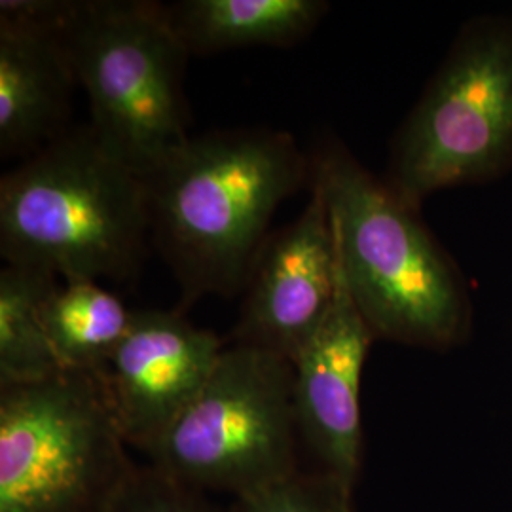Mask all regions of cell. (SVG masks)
Wrapping results in <instances>:
<instances>
[{
    "instance_id": "cell-16",
    "label": "cell",
    "mask_w": 512,
    "mask_h": 512,
    "mask_svg": "<svg viewBox=\"0 0 512 512\" xmlns=\"http://www.w3.org/2000/svg\"><path fill=\"white\" fill-rule=\"evenodd\" d=\"M353 494L319 471L294 475L236 499L232 512H353Z\"/></svg>"
},
{
    "instance_id": "cell-5",
    "label": "cell",
    "mask_w": 512,
    "mask_h": 512,
    "mask_svg": "<svg viewBox=\"0 0 512 512\" xmlns=\"http://www.w3.org/2000/svg\"><path fill=\"white\" fill-rule=\"evenodd\" d=\"M103 372L0 385V512H97L135 463Z\"/></svg>"
},
{
    "instance_id": "cell-9",
    "label": "cell",
    "mask_w": 512,
    "mask_h": 512,
    "mask_svg": "<svg viewBox=\"0 0 512 512\" xmlns=\"http://www.w3.org/2000/svg\"><path fill=\"white\" fill-rule=\"evenodd\" d=\"M374 338L351 298L338 260L334 302L291 365L300 440L317 461L315 471L351 494L363 461L361 378Z\"/></svg>"
},
{
    "instance_id": "cell-8",
    "label": "cell",
    "mask_w": 512,
    "mask_h": 512,
    "mask_svg": "<svg viewBox=\"0 0 512 512\" xmlns=\"http://www.w3.org/2000/svg\"><path fill=\"white\" fill-rule=\"evenodd\" d=\"M338 289V255L329 207L311 184L310 202L272 232L243 291L232 344L293 363L327 317Z\"/></svg>"
},
{
    "instance_id": "cell-6",
    "label": "cell",
    "mask_w": 512,
    "mask_h": 512,
    "mask_svg": "<svg viewBox=\"0 0 512 512\" xmlns=\"http://www.w3.org/2000/svg\"><path fill=\"white\" fill-rule=\"evenodd\" d=\"M298 440L293 365L230 344L148 456L150 465L198 492L241 499L300 471Z\"/></svg>"
},
{
    "instance_id": "cell-1",
    "label": "cell",
    "mask_w": 512,
    "mask_h": 512,
    "mask_svg": "<svg viewBox=\"0 0 512 512\" xmlns=\"http://www.w3.org/2000/svg\"><path fill=\"white\" fill-rule=\"evenodd\" d=\"M308 177L293 135L270 128L190 137L145 177L152 245L181 285V308L243 294L277 207Z\"/></svg>"
},
{
    "instance_id": "cell-7",
    "label": "cell",
    "mask_w": 512,
    "mask_h": 512,
    "mask_svg": "<svg viewBox=\"0 0 512 512\" xmlns=\"http://www.w3.org/2000/svg\"><path fill=\"white\" fill-rule=\"evenodd\" d=\"M512 150V35L486 29L442 67L397 141L391 184L414 207L495 171Z\"/></svg>"
},
{
    "instance_id": "cell-10",
    "label": "cell",
    "mask_w": 512,
    "mask_h": 512,
    "mask_svg": "<svg viewBox=\"0 0 512 512\" xmlns=\"http://www.w3.org/2000/svg\"><path fill=\"white\" fill-rule=\"evenodd\" d=\"M226 344L181 310H135L126 338L103 370L128 446L150 452L194 401Z\"/></svg>"
},
{
    "instance_id": "cell-14",
    "label": "cell",
    "mask_w": 512,
    "mask_h": 512,
    "mask_svg": "<svg viewBox=\"0 0 512 512\" xmlns=\"http://www.w3.org/2000/svg\"><path fill=\"white\" fill-rule=\"evenodd\" d=\"M57 275L6 264L0 272V385L46 380L63 368L42 321V306Z\"/></svg>"
},
{
    "instance_id": "cell-12",
    "label": "cell",
    "mask_w": 512,
    "mask_h": 512,
    "mask_svg": "<svg viewBox=\"0 0 512 512\" xmlns=\"http://www.w3.org/2000/svg\"><path fill=\"white\" fill-rule=\"evenodd\" d=\"M321 0H181L164 4L165 18L188 55L272 46L308 37L327 14Z\"/></svg>"
},
{
    "instance_id": "cell-13",
    "label": "cell",
    "mask_w": 512,
    "mask_h": 512,
    "mask_svg": "<svg viewBox=\"0 0 512 512\" xmlns=\"http://www.w3.org/2000/svg\"><path fill=\"white\" fill-rule=\"evenodd\" d=\"M42 321L63 370L103 372L128 334L133 311L97 281H67L44 300Z\"/></svg>"
},
{
    "instance_id": "cell-4",
    "label": "cell",
    "mask_w": 512,
    "mask_h": 512,
    "mask_svg": "<svg viewBox=\"0 0 512 512\" xmlns=\"http://www.w3.org/2000/svg\"><path fill=\"white\" fill-rule=\"evenodd\" d=\"M99 139L148 177L192 137L184 95L188 52L148 0L71 2L61 27Z\"/></svg>"
},
{
    "instance_id": "cell-3",
    "label": "cell",
    "mask_w": 512,
    "mask_h": 512,
    "mask_svg": "<svg viewBox=\"0 0 512 512\" xmlns=\"http://www.w3.org/2000/svg\"><path fill=\"white\" fill-rule=\"evenodd\" d=\"M311 184L329 207L346 285L372 334L427 348L452 344L463 327L458 279L414 207L332 143L315 152Z\"/></svg>"
},
{
    "instance_id": "cell-11",
    "label": "cell",
    "mask_w": 512,
    "mask_h": 512,
    "mask_svg": "<svg viewBox=\"0 0 512 512\" xmlns=\"http://www.w3.org/2000/svg\"><path fill=\"white\" fill-rule=\"evenodd\" d=\"M69 2H0V156L29 158L69 129L76 82L61 37Z\"/></svg>"
},
{
    "instance_id": "cell-15",
    "label": "cell",
    "mask_w": 512,
    "mask_h": 512,
    "mask_svg": "<svg viewBox=\"0 0 512 512\" xmlns=\"http://www.w3.org/2000/svg\"><path fill=\"white\" fill-rule=\"evenodd\" d=\"M97 512H219L205 497L154 465H135Z\"/></svg>"
},
{
    "instance_id": "cell-2",
    "label": "cell",
    "mask_w": 512,
    "mask_h": 512,
    "mask_svg": "<svg viewBox=\"0 0 512 512\" xmlns=\"http://www.w3.org/2000/svg\"><path fill=\"white\" fill-rule=\"evenodd\" d=\"M150 232L148 184L86 124L0 179V255L65 281H128Z\"/></svg>"
}]
</instances>
